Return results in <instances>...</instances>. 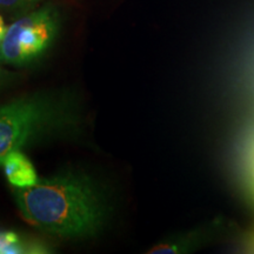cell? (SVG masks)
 <instances>
[{
  "label": "cell",
  "instance_id": "1",
  "mask_svg": "<svg viewBox=\"0 0 254 254\" xmlns=\"http://www.w3.org/2000/svg\"><path fill=\"white\" fill-rule=\"evenodd\" d=\"M21 217L47 234L85 238L97 234L110 206L100 187L86 174L64 172L25 189H13Z\"/></svg>",
  "mask_w": 254,
  "mask_h": 254
},
{
  "label": "cell",
  "instance_id": "2",
  "mask_svg": "<svg viewBox=\"0 0 254 254\" xmlns=\"http://www.w3.org/2000/svg\"><path fill=\"white\" fill-rule=\"evenodd\" d=\"M78 107L72 98L36 93L0 107V166L14 151L46 136L72 132L79 127Z\"/></svg>",
  "mask_w": 254,
  "mask_h": 254
},
{
  "label": "cell",
  "instance_id": "3",
  "mask_svg": "<svg viewBox=\"0 0 254 254\" xmlns=\"http://www.w3.org/2000/svg\"><path fill=\"white\" fill-rule=\"evenodd\" d=\"M59 27V13L51 5L23 15L6 28L0 41V64L21 66L34 62L52 45Z\"/></svg>",
  "mask_w": 254,
  "mask_h": 254
},
{
  "label": "cell",
  "instance_id": "4",
  "mask_svg": "<svg viewBox=\"0 0 254 254\" xmlns=\"http://www.w3.org/2000/svg\"><path fill=\"white\" fill-rule=\"evenodd\" d=\"M1 166L9 185L13 189H25L38 183L37 171L30 159L21 151H14L4 159Z\"/></svg>",
  "mask_w": 254,
  "mask_h": 254
},
{
  "label": "cell",
  "instance_id": "5",
  "mask_svg": "<svg viewBox=\"0 0 254 254\" xmlns=\"http://www.w3.org/2000/svg\"><path fill=\"white\" fill-rule=\"evenodd\" d=\"M46 252L45 246L31 240H24L13 231H0V254Z\"/></svg>",
  "mask_w": 254,
  "mask_h": 254
},
{
  "label": "cell",
  "instance_id": "6",
  "mask_svg": "<svg viewBox=\"0 0 254 254\" xmlns=\"http://www.w3.org/2000/svg\"><path fill=\"white\" fill-rule=\"evenodd\" d=\"M45 0H0V8L8 12L28 9Z\"/></svg>",
  "mask_w": 254,
  "mask_h": 254
},
{
  "label": "cell",
  "instance_id": "7",
  "mask_svg": "<svg viewBox=\"0 0 254 254\" xmlns=\"http://www.w3.org/2000/svg\"><path fill=\"white\" fill-rule=\"evenodd\" d=\"M5 80H7V72H6L4 68L0 67V82Z\"/></svg>",
  "mask_w": 254,
  "mask_h": 254
},
{
  "label": "cell",
  "instance_id": "8",
  "mask_svg": "<svg viewBox=\"0 0 254 254\" xmlns=\"http://www.w3.org/2000/svg\"><path fill=\"white\" fill-rule=\"evenodd\" d=\"M251 250H252L254 252V236L252 238V240H251Z\"/></svg>",
  "mask_w": 254,
  "mask_h": 254
}]
</instances>
